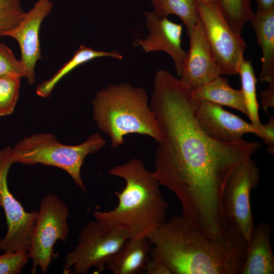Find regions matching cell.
Segmentation results:
<instances>
[{
	"instance_id": "6da1fadb",
	"label": "cell",
	"mask_w": 274,
	"mask_h": 274,
	"mask_svg": "<svg viewBox=\"0 0 274 274\" xmlns=\"http://www.w3.org/2000/svg\"><path fill=\"white\" fill-rule=\"evenodd\" d=\"M193 89L168 71L155 76L149 104L162 134L155 154L154 176L173 192L182 214L211 238L221 235L227 222L222 197L234 168L260 148L243 139L222 142L208 135L196 117Z\"/></svg>"
},
{
	"instance_id": "7a4b0ae2",
	"label": "cell",
	"mask_w": 274,
	"mask_h": 274,
	"mask_svg": "<svg viewBox=\"0 0 274 274\" xmlns=\"http://www.w3.org/2000/svg\"><path fill=\"white\" fill-rule=\"evenodd\" d=\"M150 255L161 260L172 274H240L248 244L236 230L213 239L183 216H174L148 237Z\"/></svg>"
},
{
	"instance_id": "3957f363",
	"label": "cell",
	"mask_w": 274,
	"mask_h": 274,
	"mask_svg": "<svg viewBox=\"0 0 274 274\" xmlns=\"http://www.w3.org/2000/svg\"><path fill=\"white\" fill-rule=\"evenodd\" d=\"M108 174L123 179L125 186L115 193L117 207L93 212L96 220L124 229L129 239L147 237L166 221L169 203L161 193L160 183L142 161L131 158L113 167Z\"/></svg>"
},
{
	"instance_id": "277c9868",
	"label": "cell",
	"mask_w": 274,
	"mask_h": 274,
	"mask_svg": "<svg viewBox=\"0 0 274 274\" xmlns=\"http://www.w3.org/2000/svg\"><path fill=\"white\" fill-rule=\"evenodd\" d=\"M93 118L111 139L112 148L121 146L128 134L149 136L158 143L162 134L150 108L146 90L128 83L111 84L95 93Z\"/></svg>"
},
{
	"instance_id": "5b68a950",
	"label": "cell",
	"mask_w": 274,
	"mask_h": 274,
	"mask_svg": "<svg viewBox=\"0 0 274 274\" xmlns=\"http://www.w3.org/2000/svg\"><path fill=\"white\" fill-rule=\"evenodd\" d=\"M106 141L98 133L91 134L82 144H61L53 134L40 133L24 137L14 149L9 148L12 163L34 165L41 163L59 167L67 172L76 185L86 191L81 177V168L86 156L99 151Z\"/></svg>"
},
{
	"instance_id": "8992f818",
	"label": "cell",
	"mask_w": 274,
	"mask_h": 274,
	"mask_svg": "<svg viewBox=\"0 0 274 274\" xmlns=\"http://www.w3.org/2000/svg\"><path fill=\"white\" fill-rule=\"evenodd\" d=\"M129 239L126 230L97 220L82 227L77 245L65 257L63 273L86 274L91 267L107 268Z\"/></svg>"
},
{
	"instance_id": "52a82bcc",
	"label": "cell",
	"mask_w": 274,
	"mask_h": 274,
	"mask_svg": "<svg viewBox=\"0 0 274 274\" xmlns=\"http://www.w3.org/2000/svg\"><path fill=\"white\" fill-rule=\"evenodd\" d=\"M68 216V207L57 196L49 193L42 198L28 252L32 261L31 273H36L37 267L46 273L52 261L58 257L54 246L57 241L67 239Z\"/></svg>"
},
{
	"instance_id": "ba28073f",
	"label": "cell",
	"mask_w": 274,
	"mask_h": 274,
	"mask_svg": "<svg viewBox=\"0 0 274 274\" xmlns=\"http://www.w3.org/2000/svg\"><path fill=\"white\" fill-rule=\"evenodd\" d=\"M260 179V169L249 157L232 170L223 190L222 205L226 221L241 233L248 245L255 226L250 194L258 187Z\"/></svg>"
},
{
	"instance_id": "9c48e42d",
	"label": "cell",
	"mask_w": 274,
	"mask_h": 274,
	"mask_svg": "<svg viewBox=\"0 0 274 274\" xmlns=\"http://www.w3.org/2000/svg\"><path fill=\"white\" fill-rule=\"evenodd\" d=\"M208 42L223 75L238 74L247 44L231 28L217 2L196 1Z\"/></svg>"
},
{
	"instance_id": "30bf717a",
	"label": "cell",
	"mask_w": 274,
	"mask_h": 274,
	"mask_svg": "<svg viewBox=\"0 0 274 274\" xmlns=\"http://www.w3.org/2000/svg\"><path fill=\"white\" fill-rule=\"evenodd\" d=\"M9 148L0 151V208L5 214L7 231L0 238V251L28 252L38 211L26 212L9 191L8 172L12 164Z\"/></svg>"
},
{
	"instance_id": "8fae6325",
	"label": "cell",
	"mask_w": 274,
	"mask_h": 274,
	"mask_svg": "<svg viewBox=\"0 0 274 274\" xmlns=\"http://www.w3.org/2000/svg\"><path fill=\"white\" fill-rule=\"evenodd\" d=\"M53 5L51 0H37L16 25L0 31V36L12 38L18 42L25 77L29 85L35 81L36 65L38 60L42 58L39 38L41 25L52 10Z\"/></svg>"
},
{
	"instance_id": "7c38bea8",
	"label": "cell",
	"mask_w": 274,
	"mask_h": 274,
	"mask_svg": "<svg viewBox=\"0 0 274 274\" xmlns=\"http://www.w3.org/2000/svg\"><path fill=\"white\" fill-rule=\"evenodd\" d=\"M189 37V49L186 54L180 80L193 89L222 75V73L199 17Z\"/></svg>"
},
{
	"instance_id": "4fadbf2b",
	"label": "cell",
	"mask_w": 274,
	"mask_h": 274,
	"mask_svg": "<svg viewBox=\"0 0 274 274\" xmlns=\"http://www.w3.org/2000/svg\"><path fill=\"white\" fill-rule=\"evenodd\" d=\"M149 33L144 39H136L134 47H140L145 53L163 51L173 59L179 77L186 53L181 47L182 25L169 20L167 17L158 18L153 12L145 13Z\"/></svg>"
},
{
	"instance_id": "5bb4252c",
	"label": "cell",
	"mask_w": 274,
	"mask_h": 274,
	"mask_svg": "<svg viewBox=\"0 0 274 274\" xmlns=\"http://www.w3.org/2000/svg\"><path fill=\"white\" fill-rule=\"evenodd\" d=\"M196 117L202 130L218 141L237 142L246 133L256 132L251 123L208 101L198 100Z\"/></svg>"
},
{
	"instance_id": "9a60e30c",
	"label": "cell",
	"mask_w": 274,
	"mask_h": 274,
	"mask_svg": "<svg viewBox=\"0 0 274 274\" xmlns=\"http://www.w3.org/2000/svg\"><path fill=\"white\" fill-rule=\"evenodd\" d=\"M272 227L261 222L254 226L240 274H273L274 256L270 237Z\"/></svg>"
},
{
	"instance_id": "2e32d148",
	"label": "cell",
	"mask_w": 274,
	"mask_h": 274,
	"mask_svg": "<svg viewBox=\"0 0 274 274\" xmlns=\"http://www.w3.org/2000/svg\"><path fill=\"white\" fill-rule=\"evenodd\" d=\"M250 21L262 53L259 80L268 83L274 79V9L257 11Z\"/></svg>"
},
{
	"instance_id": "e0dca14e",
	"label": "cell",
	"mask_w": 274,
	"mask_h": 274,
	"mask_svg": "<svg viewBox=\"0 0 274 274\" xmlns=\"http://www.w3.org/2000/svg\"><path fill=\"white\" fill-rule=\"evenodd\" d=\"M151 246L146 237L128 239L107 268L114 274H140L145 272Z\"/></svg>"
},
{
	"instance_id": "ac0fdd59",
	"label": "cell",
	"mask_w": 274,
	"mask_h": 274,
	"mask_svg": "<svg viewBox=\"0 0 274 274\" xmlns=\"http://www.w3.org/2000/svg\"><path fill=\"white\" fill-rule=\"evenodd\" d=\"M192 94L198 100L212 102L236 109L248 116V112L241 89L231 87L228 79L220 76L210 82L193 89Z\"/></svg>"
},
{
	"instance_id": "d6986e66",
	"label": "cell",
	"mask_w": 274,
	"mask_h": 274,
	"mask_svg": "<svg viewBox=\"0 0 274 274\" xmlns=\"http://www.w3.org/2000/svg\"><path fill=\"white\" fill-rule=\"evenodd\" d=\"M110 57L122 59L123 56L116 50L103 51L81 45L73 57L51 78L38 86L37 93L42 97L49 96L57 83L65 75L78 66L97 58Z\"/></svg>"
},
{
	"instance_id": "ffe728a7",
	"label": "cell",
	"mask_w": 274,
	"mask_h": 274,
	"mask_svg": "<svg viewBox=\"0 0 274 274\" xmlns=\"http://www.w3.org/2000/svg\"><path fill=\"white\" fill-rule=\"evenodd\" d=\"M153 12L159 18L178 16L186 25L188 36L198 18L195 0H151Z\"/></svg>"
},
{
	"instance_id": "44dd1931",
	"label": "cell",
	"mask_w": 274,
	"mask_h": 274,
	"mask_svg": "<svg viewBox=\"0 0 274 274\" xmlns=\"http://www.w3.org/2000/svg\"><path fill=\"white\" fill-rule=\"evenodd\" d=\"M238 74L241 78V89L244 96L248 116L256 129L255 135L260 138L262 132V124L260 121L258 115L259 105L256 95L257 79L250 60L244 58L242 60Z\"/></svg>"
},
{
	"instance_id": "7402d4cb",
	"label": "cell",
	"mask_w": 274,
	"mask_h": 274,
	"mask_svg": "<svg viewBox=\"0 0 274 274\" xmlns=\"http://www.w3.org/2000/svg\"><path fill=\"white\" fill-rule=\"evenodd\" d=\"M218 6L229 25L238 36H241L245 24L251 21L254 12L252 0H217Z\"/></svg>"
},
{
	"instance_id": "603a6c76",
	"label": "cell",
	"mask_w": 274,
	"mask_h": 274,
	"mask_svg": "<svg viewBox=\"0 0 274 274\" xmlns=\"http://www.w3.org/2000/svg\"><path fill=\"white\" fill-rule=\"evenodd\" d=\"M20 79L0 77V116L12 113L19 97Z\"/></svg>"
},
{
	"instance_id": "cb8c5ba5",
	"label": "cell",
	"mask_w": 274,
	"mask_h": 274,
	"mask_svg": "<svg viewBox=\"0 0 274 274\" xmlns=\"http://www.w3.org/2000/svg\"><path fill=\"white\" fill-rule=\"evenodd\" d=\"M25 12L21 0H0V31L16 25Z\"/></svg>"
},
{
	"instance_id": "d4e9b609",
	"label": "cell",
	"mask_w": 274,
	"mask_h": 274,
	"mask_svg": "<svg viewBox=\"0 0 274 274\" xmlns=\"http://www.w3.org/2000/svg\"><path fill=\"white\" fill-rule=\"evenodd\" d=\"M25 77V70L21 60L16 58L12 50L0 42V77Z\"/></svg>"
},
{
	"instance_id": "484cf974",
	"label": "cell",
	"mask_w": 274,
	"mask_h": 274,
	"mask_svg": "<svg viewBox=\"0 0 274 274\" xmlns=\"http://www.w3.org/2000/svg\"><path fill=\"white\" fill-rule=\"evenodd\" d=\"M28 253L17 251H6L0 255V274H20L27 264Z\"/></svg>"
},
{
	"instance_id": "4316f807",
	"label": "cell",
	"mask_w": 274,
	"mask_h": 274,
	"mask_svg": "<svg viewBox=\"0 0 274 274\" xmlns=\"http://www.w3.org/2000/svg\"><path fill=\"white\" fill-rule=\"evenodd\" d=\"M263 143L268 146L267 151L268 153H274V117L270 116L268 122L262 124V132L260 136Z\"/></svg>"
},
{
	"instance_id": "83f0119b",
	"label": "cell",
	"mask_w": 274,
	"mask_h": 274,
	"mask_svg": "<svg viewBox=\"0 0 274 274\" xmlns=\"http://www.w3.org/2000/svg\"><path fill=\"white\" fill-rule=\"evenodd\" d=\"M145 272L146 274H172L167 266L159 258L150 255Z\"/></svg>"
},
{
	"instance_id": "f1b7e54d",
	"label": "cell",
	"mask_w": 274,
	"mask_h": 274,
	"mask_svg": "<svg viewBox=\"0 0 274 274\" xmlns=\"http://www.w3.org/2000/svg\"><path fill=\"white\" fill-rule=\"evenodd\" d=\"M268 83L267 88L260 92L262 108L267 114L268 109L274 107V79Z\"/></svg>"
},
{
	"instance_id": "f546056e",
	"label": "cell",
	"mask_w": 274,
	"mask_h": 274,
	"mask_svg": "<svg viewBox=\"0 0 274 274\" xmlns=\"http://www.w3.org/2000/svg\"><path fill=\"white\" fill-rule=\"evenodd\" d=\"M257 5V11L265 12L274 9V0H255Z\"/></svg>"
},
{
	"instance_id": "4dcf8cb0",
	"label": "cell",
	"mask_w": 274,
	"mask_h": 274,
	"mask_svg": "<svg viewBox=\"0 0 274 274\" xmlns=\"http://www.w3.org/2000/svg\"><path fill=\"white\" fill-rule=\"evenodd\" d=\"M195 1H212V2H218V1L217 0H195Z\"/></svg>"
},
{
	"instance_id": "1f68e13d",
	"label": "cell",
	"mask_w": 274,
	"mask_h": 274,
	"mask_svg": "<svg viewBox=\"0 0 274 274\" xmlns=\"http://www.w3.org/2000/svg\"><path fill=\"white\" fill-rule=\"evenodd\" d=\"M78 1H84V0H78Z\"/></svg>"
}]
</instances>
